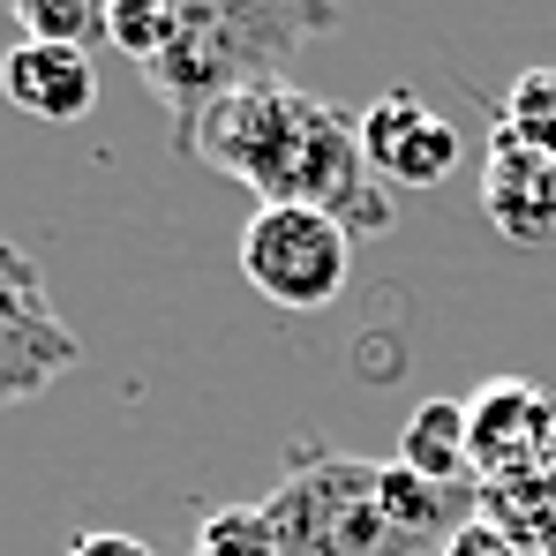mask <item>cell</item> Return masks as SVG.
<instances>
[{
    "instance_id": "1",
    "label": "cell",
    "mask_w": 556,
    "mask_h": 556,
    "mask_svg": "<svg viewBox=\"0 0 556 556\" xmlns=\"http://www.w3.org/2000/svg\"><path fill=\"white\" fill-rule=\"evenodd\" d=\"M174 151L195 159V166H211V174H226V181L256 188V203L324 211L354 241L362 233H383L399 218L391 211V188L376 181L369 159H362V113L301 91L293 76L218 98Z\"/></svg>"
},
{
    "instance_id": "6",
    "label": "cell",
    "mask_w": 556,
    "mask_h": 556,
    "mask_svg": "<svg viewBox=\"0 0 556 556\" xmlns=\"http://www.w3.org/2000/svg\"><path fill=\"white\" fill-rule=\"evenodd\" d=\"M466 452L481 489H527L556 466V391L534 376H489L466 399Z\"/></svg>"
},
{
    "instance_id": "10",
    "label": "cell",
    "mask_w": 556,
    "mask_h": 556,
    "mask_svg": "<svg viewBox=\"0 0 556 556\" xmlns=\"http://www.w3.org/2000/svg\"><path fill=\"white\" fill-rule=\"evenodd\" d=\"M399 466H414L421 481L466 489L473 452H466V399H421L399 429Z\"/></svg>"
},
{
    "instance_id": "16",
    "label": "cell",
    "mask_w": 556,
    "mask_h": 556,
    "mask_svg": "<svg viewBox=\"0 0 556 556\" xmlns=\"http://www.w3.org/2000/svg\"><path fill=\"white\" fill-rule=\"evenodd\" d=\"M437 556H527V549H519V542H511L496 519H481V511H473V519H466V527H459V534H452Z\"/></svg>"
},
{
    "instance_id": "4",
    "label": "cell",
    "mask_w": 556,
    "mask_h": 556,
    "mask_svg": "<svg viewBox=\"0 0 556 556\" xmlns=\"http://www.w3.org/2000/svg\"><path fill=\"white\" fill-rule=\"evenodd\" d=\"M241 278L286 316H316L354 278V233L301 203H256V218L241 226Z\"/></svg>"
},
{
    "instance_id": "5",
    "label": "cell",
    "mask_w": 556,
    "mask_h": 556,
    "mask_svg": "<svg viewBox=\"0 0 556 556\" xmlns=\"http://www.w3.org/2000/svg\"><path fill=\"white\" fill-rule=\"evenodd\" d=\"M76 362H84V339L61 324V308L46 293V271L30 264V249L0 241V406L38 399Z\"/></svg>"
},
{
    "instance_id": "8",
    "label": "cell",
    "mask_w": 556,
    "mask_h": 556,
    "mask_svg": "<svg viewBox=\"0 0 556 556\" xmlns=\"http://www.w3.org/2000/svg\"><path fill=\"white\" fill-rule=\"evenodd\" d=\"M481 218L511 249H556V159L527 151L504 128H489V151H481Z\"/></svg>"
},
{
    "instance_id": "14",
    "label": "cell",
    "mask_w": 556,
    "mask_h": 556,
    "mask_svg": "<svg viewBox=\"0 0 556 556\" xmlns=\"http://www.w3.org/2000/svg\"><path fill=\"white\" fill-rule=\"evenodd\" d=\"M188 556H278V534L264 519V504H218L195 519Z\"/></svg>"
},
{
    "instance_id": "13",
    "label": "cell",
    "mask_w": 556,
    "mask_h": 556,
    "mask_svg": "<svg viewBox=\"0 0 556 556\" xmlns=\"http://www.w3.org/2000/svg\"><path fill=\"white\" fill-rule=\"evenodd\" d=\"M181 38V0H113L105 8V46H121L136 68H151Z\"/></svg>"
},
{
    "instance_id": "2",
    "label": "cell",
    "mask_w": 556,
    "mask_h": 556,
    "mask_svg": "<svg viewBox=\"0 0 556 556\" xmlns=\"http://www.w3.org/2000/svg\"><path fill=\"white\" fill-rule=\"evenodd\" d=\"M339 30V8H301V0H181V38L143 68L151 98L174 121V143L233 91L286 84V61Z\"/></svg>"
},
{
    "instance_id": "15",
    "label": "cell",
    "mask_w": 556,
    "mask_h": 556,
    "mask_svg": "<svg viewBox=\"0 0 556 556\" xmlns=\"http://www.w3.org/2000/svg\"><path fill=\"white\" fill-rule=\"evenodd\" d=\"M15 30L30 46H84L91 53V38H105V8H91V0H15Z\"/></svg>"
},
{
    "instance_id": "3",
    "label": "cell",
    "mask_w": 556,
    "mask_h": 556,
    "mask_svg": "<svg viewBox=\"0 0 556 556\" xmlns=\"http://www.w3.org/2000/svg\"><path fill=\"white\" fill-rule=\"evenodd\" d=\"M376 466L301 437L286 452V473L264 496V519L278 534V556H421L414 534H399L376 504Z\"/></svg>"
},
{
    "instance_id": "9",
    "label": "cell",
    "mask_w": 556,
    "mask_h": 556,
    "mask_svg": "<svg viewBox=\"0 0 556 556\" xmlns=\"http://www.w3.org/2000/svg\"><path fill=\"white\" fill-rule=\"evenodd\" d=\"M0 98L46 128H76L84 113L98 105V61L84 46H30L15 38L0 53Z\"/></svg>"
},
{
    "instance_id": "7",
    "label": "cell",
    "mask_w": 556,
    "mask_h": 556,
    "mask_svg": "<svg viewBox=\"0 0 556 556\" xmlns=\"http://www.w3.org/2000/svg\"><path fill=\"white\" fill-rule=\"evenodd\" d=\"M362 159L383 188H421L429 195V188H444L459 174L466 136L459 121H444L421 91L399 84V91H376L362 105Z\"/></svg>"
},
{
    "instance_id": "17",
    "label": "cell",
    "mask_w": 556,
    "mask_h": 556,
    "mask_svg": "<svg viewBox=\"0 0 556 556\" xmlns=\"http://www.w3.org/2000/svg\"><path fill=\"white\" fill-rule=\"evenodd\" d=\"M68 556H159L151 542H136V534H76V549Z\"/></svg>"
},
{
    "instance_id": "12",
    "label": "cell",
    "mask_w": 556,
    "mask_h": 556,
    "mask_svg": "<svg viewBox=\"0 0 556 556\" xmlns=\"http://www.w3.org/2000/svg\"><path fill=\"white\" fill-rule=\"evenodd\" d=\"M496 128L504 136H519L527 151H542V159H556V68H519L511 76V91H504V105H496Z\"/></svg>"
},
{
    "instance_id": "11",
    "label": "cell",
    "mask_w": 556,
    "mask_h": 556,
    "mask_svg": "<svg viewBox=\"0 0 556 556\" xmlns=\"http://www.w3.org/2000/svg\"><path fill=\"white\" fill-rule=\"evenodd\" d=\"M481 519H496L527 556H556V466L527 489H481Z\"/></svg>"
}]
</instances>
